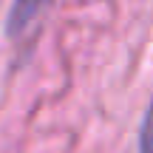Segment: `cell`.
Returning <instances> with one entry per match:
<instances>
[{
    "label": "cell",
    "mask_w": 153,
    "mask_h": 153,
    "mask_svg": "<svg viewBox=\"0 0 153 153\" xmlns=\"http://www.w3.org/2000/svg\"><path fill=\"white\" fill-rule=\"evenodd\" d=\"M54 0H11L9 14H6V37L11 43H20L31 34L34 23L51 9Z\"/></svg>",
    "instance_id": "6da1fadb"
},
{
    "label": "cell",
    "mask_w": 153,
    "mask_h": 153,
    "mask_svg": "<svg viewBox=\"0 0 153 153\" xmlns=\"http://www.w3.org/2000/svg\"><path fill=\"white\" fill-rule=\"evenodd\" d=\"M139 153H153V97L142 116V125H139Z\"/></svg>",
    "instance_id": "7a4b0ae2"
}]
</instances>
